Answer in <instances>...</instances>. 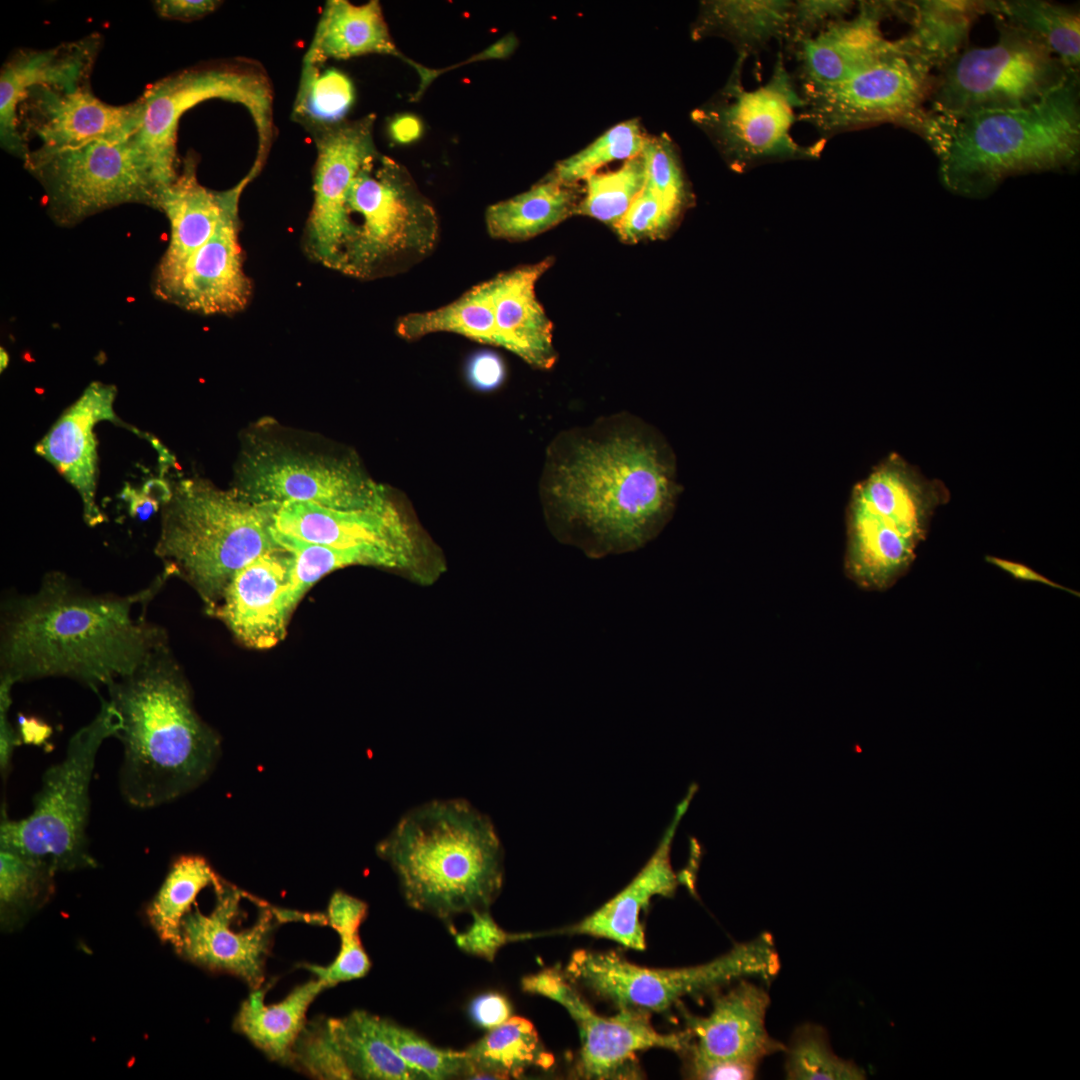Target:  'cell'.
<instances>
[{
    "label": "cell",
    "mask_w": 1080,
    "mask_h": 1080,
    "mask_svg": "<svg viewBox=\"0 0 1080 1080\" xmlns=\"http://www.w3.org/2000/svg\"><path fill=\"white\" fill-rule=\"evenodd\" d=\"M541 488L558 535L593 558L634 551L654 539L681 491L666 440L629 414L560 435Z\"/></svg>",
    "instance_id": "1"
},
{
    "label": "cell",
    "mask_w": 1080,
    "mask_h": 1080,
    "mask_svg": "<svg viewBox=\"0 0 1080 1080\" xmlns=\"http://www.w3.org/2000/svg\"><path fill=\"white\" fill-rule=\"evenodd\" d=\"M167 571L128 595L93 594L60 572L44 576L37 592L6 598L1 606V676L16 684L67 677L96 692L132 673L165 632L145 617Z\"/></svg>",
    "instance_id": "2"
},
{
    "label": "cell",
    "mask_w": 1080,
    "mask_h": 1080,
    "mask_svg": "<svg viewBox=\"0 0 1080 1080\" xmlns=\"http://www.w3.org/2000/svg\"><path fill=\"white\" fill-rule=\"evenodd\" d=\"M120 716V789L141 809L169 803L196 789L220 758L216 733L196 713L189 687L167 644L108 687Z\"/></svg>",
    "instance_id": "3"
},
{
    "label": "cell",
    "mask_w": 1080,
    "mask_h": 1080,
    "mask_svg": "<svg viewBox=\"0 0 1080 1080\" xmlns=\"http://www.w3.org/2000/svg\"><path fill=\"white\" fill-rule=\"evenodd\" d=\"M413 909L448 921L488 910L501 891L503 848L492 820L463 798L408 810L376 846Z\"/></svg>",
    "instance_id": "4"
},
{
    "label": "cell",
    "mask_w": 1080,
    "mask_h": 1080,
    "mask_svg": "<svg viewBox=\"0 0 1080 1080\" xmlns=\"http://www.w3.org/2000/svg\"><path fill=\"white\" fill-rule=\"evenodd\" d=\"M922 137L939 158L946 186L969 196L1012 175L1073 167L1080 155L1079 73L1024 108L957 119L930 113Z\"/></svg>",
    "instance_id": "5"
},
{
    "label": "cell",
    "mask_w": 1080,
    "mask_h": 1080,
    "mask_svg": "<svg viewBox=\"0 0 1080 1080\" xmlns=\"http://www.w3.org/2000/svg\"><path fill=\"white\" fill-rule=\"evenodd\" d=\"M171 489L161 505L155 554L164 570L186 580L209 610L238 570L281 548L272 534L278 504L256 502L238 489L220 490L201 479H183Z\"/></svg>",
    "instance_id": "6"
},
{
    "label": "cell",
    "mask_w": 1080,
    "mask_h": 1080,
    "mask_svg": "<svg viewBox=\"0 0 1080 1080\" xmlns=\"http://www.w3.org/2000/svg\"><path fill=\"white\" fill-rule=\"evenodd\" d=\"M347 229L335 271L371 280L409 268L436 246L439 224L409 172L379 155L359 169L349 189Z\"/></svg>",
    "instance_id": "7"
},
{
    "label": "cell",
    "mask_w": 1080,
    "mask_h": 1080,
    "mask_svg": "<svg viewBox=\"0 0 1080 1080\" xmlns=\"http://www.w3.org/2000/svg\"><path fill=\"white\" fill-rule=\"evenodd\" d=\"M949 491L899 454L877 464L852 489L847 509L849 576L866 587L891 584L910 565L930 518Z\"/></svg>",
    "instance_id": "8"
},
{
    "label": "cell",
    "mask_w": 1080,
    "mask_h": 1080,
    "mask_svg": "<svg viewBox=\"0 0 1080 1080\" xmlns=\"http://www.w3.org/2000/svg\"><path fill=\"white\" fill-rule=\"evenodd\" d=\"M98 696L97 715L70 738L64 758L44 772L31 813L14 820L1 809L0 845L46 861L57 872L95 866L87 838L89 788L102 743L121 726L113 705Z\"/></svg>",
    "instance_id": "9"
},
{
    "label": "cell",
    "mask_w": 1080,
    "mask_h": 1080,
    "mask_svg": "<svg viewBox=\"0 0 1080 1080\" xmlns=\"http://www.w3.org/2000/svg\"><path fill=\"white\" fill-rule=\"evenodd\" d=\"M210 99L239 103L248 110L258 135L252 166L261 171L273 137V93L266 74L245 62L186 69L149 86L137 100L139 121L130 141L162 192L178 175L180 118Z\"/></svg>",
    "instance_id": "10"
},
{
    "label": "cell",
    "mask_w": 1080,
    "mask_h": 1080,
    "mask_svg": "<svg viewBox=\"0 0 1080 1080\" xmlns=\"http://www.w3.org/2000/svg\"><path fill=\"white\" fill-rule=\"evenodd\" d=\"M997 27L995 44L965 49L935 74L928 102L931 114L957 119L1024 108L1079 73L1033 37L999 20Z\"/></svg>",
    "instance_id": "11"
},
{
    "label": "cell",
    "mask_w": 1080,
    "mask_h": 1080,
    "mask_svg": "<svg viewBox=\"0 0 1080 1080\" xmlns=\"http://www.w3.org/2000/svg\"><path fill=\"white\" fill-rule=\"evenodd\" d=\"M746 60L738 56L725 86L693 112L694 122L738 172L766 162L819 158L825 140L801 145L791 135L796 110L803 109L805 101L783 54H777L770 79L754 90L742 84Z\"/></svg>",
    "instance_id": "12"
},
{
    "label": "cell",
    "mask_w": 1080,
    "mask_h": 1080,
    "mask_svg": "<svg viewBox=\"0 0 1080 1080\" xmlns=\"http://www.w3.org/2000/svg\"><path fill=\"white\" fill-rule=\"evenodd\" d=\"M780 967L769 934L736 945L704 964L683 968H648L614 952L576 951L566 968L570 979L620 1008L663 1011L682 997L748 977L770 979Z\"/></svg>",
    "instance_id": "13"
},
{
    "label": "cell",
    "mask_w": 1080,
    "mask_h": 1080,
    "mask_svg": "<svg viewBox=\"0 0 1080 1080\" xmlns=\"http://www.w3.org/2000/svg\"><path fill=\"white\" fill-rule=\"evenodd\" d=\"M904 38L848 79L805 98L798 120L827 141L836 134L882 123L918 134L926 127L935 74Z\"/></svg>",
    "instance_id": "14"
},
{
    "label": "cell",
    "mask_w": 1080,
    "mask_h": 1080,
    "mask_svg": "<svg viewBox=\"0 0 1080 1080\" xmlns=\"http://www.w3.org/2000/svg\"><path fill=\"white\" fill-rule=\"evenodd\" d=\"M23 163L41 184L48 214L59 226H74L123 204L158 210L162 190L130 138L55 153L30 150Z\"/></svg>",
    "instance_id": "15"
},
{
    "label": "cell",
    "mask_w": 1080,
    "mask_h": 1080,
    "mask_svg": "<svg viewBox=\"0 0 1080 1080\" xmlns=\"http://www.w3.org/2000/svg\"><path fill=\"white\" fill-rule=\"evenodd\" d=\"M273 527L311 543L382 552L396 561L401 572L421 584H431L444 569L438 550L395 495L356 509L283 502L274 513Z\"/></svg>",
    "instance_id": "16"
},
{
    "label": "cell",
    "mask_w": 1080,
    "mask_h": 1080,
    "mask_svg": "<svg viewBox=\"0 0 1080 1080\" xmlns=\"http://www.w3.org/2000/svg\"><path fill=\"white\" fill-rule=\"evenodd\" d=\"M240 487L244 496L256 502L299 501L333 509L369 507L394 496L349 458L269 449L245 458Z\"/></svg>",
    "instance_id": "17"
},
{
    "label": "cell",
    "mask_w": 1080,
    "mask_h": 1080,
    "mask_svg": "<svg viewBox=\"0 0 1080 1080\" xmlns=\"http://www.w3.org/2000/svg\"><path fill=\"white\" fill-rule=\"evenodd\" d=\"M247 895L221 877L214 887L212 909L203 913L195 904L184 916L176 952L203 968L232 974L256 990L265 980L276 924L292 921L293 911L267 904L253 925L236 929L234 924L243 915L242 902Z\"/></svg>",
    "instance_id": "18"
},
{
    "label": "cell",
    "mask_w": 1080,
    "mask_h": 1080,
    "mask_svg": "<svg viewBox=\"0 0 1080 1080\" xmlns=\"http://www.w3.org/2000/svg\"><path fill=\"white\" fill-rule=\"evenodd\" d=\"M522 989L549 998L563 1006L581 1034L578 1063L580 1076L605 1079L615 1076L635 1054L651 1048L682 1051L688 1048L687 1031L664 1034L656 1031L646 1011L621 1008L605 1017L595 1012L579 992L556 969H545L522 979Z\"/></svg>",
    "instance_id": "19"
},
{
    "label": "cell",
    "mask_w": 1080,
    "mask_h": 1080,
    "mask_svg": "<svg viewBox=\"0 0 1080 1080\" xmlns=\"http://www.w3.org/2000/svg\"><path fill=\"white\" fill-rule=\"evenodd\" d=\"M375 116L319 129L314 172V200L307 220L304 249L317 263L335 270L346 229V200L361 166L378 152L373 140Z\"/></svg>",
    "instance_id": "20"
},
{
    "label": "cell",
    "mask_w": 1080,
    "mask_h": 1080,
    "mask_svg": "<svg viewBox=\"0 0 1080 1080\" xmlns=\"http://www.w3.org/2000/svg\"><path fill=\"white\" fill-rule=\"evenodd\" d=\"M20 133L39 140L36 152L55 153L101 140L130 138L139 121L136 100L115 106L97 98L89 84L71 90L34 87L18 108ZM26 142V141H25Z\"/></svg>",
    "instance_id": "21"
},
{
    "label": "cell",
    "mask_w": 1080,
    "mask_h": 1080,
    "mask_svg": "<svg viewBox=\"0 0 1080 1080\" xmlns=\"http://www.w3.org/2000/svg\"><path fill=\"white\" fill-rule=\"evenodd\" d=\"M858 7L851 19L830 23L791 51L798 63L794 79L803 99L848 79L893 45L881 23L896 14V1H861Z\"/></svg>",
    "instance_id": "22"
},
{
    "label": "cell",
    "mask_w": 1080,
    "mask_h": 1080,
    "mask_svg": "<svg viewBox=\"0 0 1080 1080\" xmlns=\"http://www.w3.org/2000/svg\"><path fill=\"white\" fill-rule=\"evenodd\" d=\"M746 979L717 997L708 1015L686 1016L692 1072L725 1061L759 1065L766 1056L785 1050L766 1028L767 991Z\"/></svg>",
    "instance_id": "23"
},
{
    "label": "cell",
    "mask_w": 1080,
    "mask_h": 1080,
    "mask_svg": "<svg viewBox=\"0 0 1080 1080\" xmlns=\"http://www.w3.org/2000/svg\"><path fill=\"white\" fill-rule=\"evenodd\" d=\"M254 178L249 172L232 188L212 190L198 180L196 157L189 154L184 158L181 172L162 192L158 204L170 224L169 244L152 282L158 299L176 282L190 257L211 238L227 210L239 203Z\"/></svg>",
    "instance_id": "24"
},
{
    "label": "cell",
    "mask_w": 1080,
    "mask_h": 1080,
    "mask_svg": "<svg viewBox=\"0 0 1080 1080\" xmlns=\"http://www.w3.org/2000/svg\"><path fill=\"white\" fill-rule=\"evenodd\" d=\"M238 211L239 203L227 210L160 300L201 315H230L247 307L253 285L243 267Z\"/></svg>",
    "instance_id": "25"
},
{
    "label": "cell",
    "mask_w": 1080,
    "mask_h": 1080,
    "mask_svg": "<svg viewBox=\"0 0 1080 1080\" xmlns=\"http://www.w3.org/2000/svg\"><path fill=\"white\" fill-rule=\"evenodd\" d=\"M292 563L283 548L258 556L235 573L209 613L247 646L273 647L284 638L289 618L286 593Z\"/></svg>",
    "instance_id": "26"
},
{
    "label": "cell",
    "mask_w": 1080,
    "mask_h": 1080,
    "mask_svg": "<svg viewBox=\"0 0 1080 1080\" xmlns=\"http://www.w3.org/2000/svg\"><path fill=\"white\" fill-rule=\"evenodd\" d=\"M100 48V36L90 35L45 50L15 53L0 73V140L3 149L24 162L30 149L24 141L18 108L34 87L71 90L89 84Z\"/></svg>",
    "instance_id": "27"
},
{
    "label": "cell",
    "mask_w": 1080,
    "mask_h": 1080,
    "mask_svg": "<svg viewBox=\"0 0 1080 1080\" xmlns=\"http://www.w3.org/2000/svg\"><path fill=\"white\" fill-rule=\"evenodd\" d=\"M116 393L114 385L91 382L35 446L36 453L78 492L84 520L92 527L106 519L95 500L97 452L93 429L100 421H117L113 409Z\"/></svg>",
    "instance_id": "28"
},
{
    "label": "cell",
    "mask_w": 1080,
    "mask_h": 1080,
    "mask_svg": "<svg viewBox=\"0 0 1080 1080\" xmlns=\"http://www.w3.org/2000/svg\"><path fill=\"white\" fill-rule=\"evenodd\" d=\"M696 790L697 785L690 786L654 853L632 881L566 932L605 938L635 950L646 947L640 914L654 897L671 896L679 885L680 879L671 863V845L677 826Z\"/></svg>",
    "instance_id": "29"
},
{
    "label": "cell",
    "mask_w": 1080,
    "mask_h": 1080,
    "mask_svg": "<svg viewBox=\"0 0 1080 1080\" xmlns=\"http://www.w3.org/2000/svg\"><path fill=\"white\" fill-rule=\"evenodd\" d=\"M552 263V258H546L491 279L501 347L540 369L551 368L557 358L552 322L535 293L536 282Z\"/></svg>",
    "instance_id": "30"
},
{
    "label": "cell",
    "mask_w": 1080,
    "mask_h": 1080,
    "mask_svg": "<svg viewBox=\"0 0 1080 1080\" xmlns=\"http://www.w3.org/2000/svg\"><path fill=\"white\" fill-rule=\"evenodd\" d=\"M365 54L392 55L417 66L396 47L378 1L362 5L346 0L327 1L303 66H319L331 58L348 59Z\"/></svg>",
    "instance_id": "31"
},
{
    "label": "cell",
    "mask_w": 1080,
    "mask_h": 1080,
    "mask_svg": "<svg viewBox=\"0 0 1080 1080\" xmlns=\"http://www.w3.org/2000/svg\"><path fill=\"white\" fill-rule=\"evenodd\" d=\"M792 7L793 1L787 0L704 1L692 37H723L735 46L738 56L748 58L774 41L784 42Z\"/></svg>",
    "instance_id": "32"
},
{
    "label": "cell",
    "mask_w": 1080,
    "mask_h": 1080,
    "mask_svg": "<svg viewBox=\"0 0 1080 1080\" xmlns=\"http://www.w3.org/2000/svg\"><path fill=\"white\" fill-rule=\"evenodd\" d=\"M326 984L318 978L295 987L278 1003L265 1005L264 990L245 999L235 1017L234 1028L267 1058L289 1065L293 1046L305 1026L307 1011Z\"/></svg>",
    "instance_id": "33"
},
{
    "label": "cell",
    "mask_w": 1080,
    "mask_h": 1080,
    "mask_svg": "<svg viewBox=\"0 0 1080 1080\" xmlns=\"http://www.w3.org/2000/svg\"><path fill=\"white\" fill-rule=\"evenodd\" d=\"M896 9L911 25L906 43L937 71L962 52L974 21L987 13L986 1L966 0L896 1Z\"/></svg>",
    "instance_id": "34"
},
{
    "label": "cell",
    "mask_w": 1080,
    "mask_h": 1080,
    "mask_svg": "<svg viewBox=\"0 0 1080 1080\" xmlns=\"http://www.w3.org/2000/svg\"><path fill=\"white\" fill-rule=\"evenodd\" d=\"M582 191L549 173L528 191L487 208L486 225L493 238L526 240L577 214Z\"/></svg>",
    "instance_id": "35"
},
{
    "label": "cell",
    "mask_w": 1080,
    "mask_h": 1080,
    "mask_svg": "<svg viewBox=\"0 0 1080 1080\" xmlns=\"http://www.w3.org/2000/svg\"><path fill=\"white\" fill-rule=\"evenodd\" d=\"M329 1021L353 1079H427L391 1047L380 1028L379 1016L355 1010L341 1018H329Z\"/></svg>",
    "instance_id": "36"
},
{
    "label": "cell",
    "mask_w": 1080,
    "mask_h": 1080,
    "mask_svg": "<svg viewBox=\"0 0 1080 1080\" xmlns=\"http://www.w3.org/2000/svg\"><path fill=\"white\" fill-rule=\"evenodd\" d=\"M986 10L996 20L1036 39L1068 68L1079 70L1078 10L1044 0L986 1Z\"/></svg>",
    "instance_id": "37"
},
{
    "label": "cell",
    "mask_w": 1080,
    "mask_h": 1080,
    "mask_svg": "<svg viewBox=\"0 0 1080 1080\" xmlns=\"http://www.w3.org/2000/svg\"><path fill=\"white\" fill-rule=\"evenodd\" d=\"M471 1078L519 1077L531 1067L549 1068L553 1056L541 1043L534 1025L522 1017H510L464 1050Z\"/></svg>",
    "instance_id": "38"
},
{
    "label": "cell",
    "mask_w": 1080,
    "mask_h": 1080,
    "mask_svg": "<svg viewBox=\"0 0 1080 1080\" xmlns=\"http://www.w3.org/2000/svg\"><path fill=\"white\" fill-rule=\"evenodd\" d=\"M396 331L407 340L418 339L431 333L447 332L501 347L495 322L491 279L475 285L443 307L401 317L396 324Z\"/></svg>",
    "instance_id": "39"
},
{
    "label": "cell",
    "mask_w": 1080,
    "mask_h": 1080,
    "mask_svg": "<svg viewBox=\"0 0 1080 1080\" xmlns=\"http://www.w3.org/2000/svg\"><path fill=\"white\" fill-rule=\"evenodd\" d=\"M220 877L199 855H183L173 862L146 911L149 923L164 943L178 948L184 916L194 907L197 897Z\"/></svg>",
    "instance_id": "40"
},
{
    "label": "cell",
    "mask_w": 1080,
    "mask_h": 1080,
    "mask_svg": "<svg viewBox=\"0 0 1080 1080\" xmlns=\"http://www.w3.org/2000/svg\"><path fill=\"white\" fill-rule=\"evenodd\" d=\"M275 542L292 556L286 609L290 616L303 594L320 578L340 568L366 565L399 570L395 560L375 550L311 543L272 528Z\"/></svg>",
    "instance_id": "41"
},
{
    "label": "cell",
    "mask_w": 1080,
    "mask_h": 1080,
    "mask_svg": "<svg viewBox=\"0 0 1080 1080\" xmlns=\"http://www.w3.org/2000/svg\"><path fill=\"white\" fill-rule=\"evenodd\" d=\"M56 872L46 861L0 845L2 922H14L42 906L54 891Z\"/></svg>",
    "instance_id": "42"
},
{
    "label": "cell",
    "mask_w": 1080,
    "mask_h": 1080,
    "mask_svg": "<svg viewBox=\"0 0 1080 1080\" xmlns=\"http://www.w3.org/2000/svg\"><path fill=\"white\" fill-rule=\"evenodd\" d=\"M584 196L577 214L597 219L615 228L646 183L642 152L624 162L617 170L587 177Z\"/></svg>",
    "instance_id": "43"
},
{
    "label": "cell",
    "mask_w": 1080,
    "mask_h": 1080,
    "mask_svg": "<svg viewBox=\"0 0 1080 1080\" xmlns=\"http://www.w3.org/2000/svg\"><path fill=\"white\" fill-rule=\"evenodd\" d=\"M354 96L353 84L344 73L302 65L294 115L319 129L332 127L340 124L352 106Z\"/></svg>",
    "instance_id": "44"
},
{
    "label": "cell",
    "mask_w": 1080,
    "mask_h": 1080,
    "mask_svg": "<svg viewBox=\"0 0 1080 1080\" xmlns=\"http://www.w3.org/2000/svg\"><path fill=\"white\" fill-rule=\"evenodd\" d=\"M786 1052V1078L791 1080H860L864 1071L837 1056L823 1028L805 1024L795 1030Z\"/></svg>",
    "instance_id": "45"
},
{
    "label": "cell",
    "mask_w": 1080,
    "mask_h": 1080,
    "mask_svg": "<svg viewBox=\"0 0 1080 1080\" xmlns=\"http://www.w3.org/2000/svg\"><path fill=\"white\" fill-rule=\"evenodd\" d=\"M646 139L637 120L619 123L584 149L558 162L551 174L564 183L577 184L607 163L640 154Z\"/></svg>",
    "instance_id": "46"
},
{
    "label": "cell",
    "mask_w": 1080,
    "mask_h": 1080,
    "mask_svg": "<svg viewBox=\"0 0 1080 1080\" xmlns=\"http://www.w3.org/2000/svg\"><path fill=\"white\" fill-rule=\"evenodd\" d=\"M380 1028L388 1043L407 1063L423 1072L427 1079L443 1080L472 1077L463 1051L441 1049L392 1020L379 1017Z\"/></svg>",
    "instance_id": "47"
},
{
    "label": "cell",
    "mask_w": 1080,
    "mask_h": 1080,
    "mask_svg": "<svg viewBox=\"0 0 1080 1080\" xmlns=\"http://www.w3.org/2000/svg\"><path fill=\"white\" fill-rule=\"evenodd\" d=\"M288 1066L318 1080L353 1079L329 1018L323 1016L306 1022L293 1046Z\"/></svg>",
    "instance_id": "48"
},
{
    "label": "cell",
    "mask_w": 1080,
    "mask_h": 1080,
    "mask_svg": "<svg viewBox=\"0 0 1080 1080\" xmlns=\"http://www.w3.org/2000/svg\"><path fill=\"white\" fill-rule=\"evenodd\" d=\"M642 154L646 166V183L665 206L678 216L687 203L688 192L671 141L664 136L647 137Z\"/></svg>",
    "instance_id": "49"
},
{
    "label": "cell",
    "mask_w": 1080,
    "mask_h": 1080,
    "mask_svg": "<svg viewBox=\"0 0 1080 1080\" xmlns=\"http://www.w3.org/2000/svg\"><path fill=\"white\" fill-rule=\"evenodd\" d=\"M677 217L645 183L615 230L625 242L656 239L664 235Z\"/></svg>",
    "instance_id": "50"
},
{
    "label": "cell",
    "mask_w": 1080,
    "mask_h": 1080,
    "mask_svg": "<svg viewBox=\"0 0 1080 1080\" xmlns=\"http://www.w3.org/2000/svg\"><path fill=\"white\" fill-rule=\"evenodd\" d=\"M855 6L854 1L832 0L793 1L788 33L784 44L791 52L800 43L812 38L830 23L846 18Z\"/></svg>",
    "instance_id": "51"
},
{
    "label": "cell",
    "mask_w": 1080,
    "mask_h": 1080,
    "mask_svg": "<svg viewBox=\"0 0 1080 1080\" xmlns=\"http://www.w3.org/2000/svg\"><path fill=\"white\" fill-rule=\"evenodd\" d=\"M470 927L455 935L457 946L464 952L493 961L500 948L509 942L531 937L527 934H511L503 930L488 910L473 911Z\"/></svg>",
    "instance_id": "52"
},
{
    "label": "cell",
    "mask_w": 1080,
    "mask_h": 1080,
    "mask_svg": "<svg viewBox=\"0 0 1080 1080\" xmlns=\"http://www.w3.org/2000/svg\"><path fill=\"white\" fill-rule=\"evenodd\" d=\"M340 950L334 961L328 966L303 965L323 981L327 988L340 982L364 977L370 967V959L361 943L359 934L340 937Z\"/></svg>",
    "instance_id": "53"
},
{
    "label": "cell",
    "mask_w": 1080,
    "mask_h": 1080,
    "mask_svg": "<svg viewBox=\"0 0 1080 1080\" xmlns=\"http://www.w3.org/2000/svg\"><path fill=\"white\" fill-rule=\"evenodd\" d=\"M367 904L343 891H336L330 898L327 910V924L340 937L359 934V927L367 916Z\"/></svg>",
    "instance_id": "54"
},
{
    "label": "cell",
    "mask_w": 1080,
    "mask_h": 1080,
    "mask_svg": "<svg viewBox=\"0 0 1080 1080\" xmlns=\"http://www.w3.org/2000/svg\"><path fill=\"white\" fill-rule=\"evenodd\" d=\"M505 365L501 357L492 351H479L473 354L466 365V376L476 390L492 391L498 388L505 378Z\"/></svg>",
    "instance_id": "55"
},
{
    "label": "cell",
    "mask_w": 1080,
    "mask_h": 1080,
    "mask_svg": "<svg viewBox=\"0 0 1080 1080\" xmlns=\"http://www.w3.org/2000/svg\"><path fill=\"white\" fill-rule=\"evenodd\" d=\"M13 685L14 683L10 680L0 678V772L4 781L10 773L15 748L21 743L20 733L13 728L8 719Z\"/></svg>",
    "instance_id": "56"
},
{
    "label": "cell",
    "mask_w": 1080,
    "mask_h": 1080,
    "mask_svg": "<svg viewBox=\"0 0 1080 1080\" xmlns=\"http://www.w3.org/2000/svg\"><path fill=\"white\" fill-rule=\"evenodd\" d=\"M470 1015L478 1026L491 1030L511 1017V1005L501 994L486 993L472 1001Z\"/></svg>",
    "instance_id": "57"
},
{
    "label": "cell",
    "mask_w": 1080,
    "mask_h": 1080,
    "mask_svg": "<svg viewBox=\"0 0 1080 1080\" xmlns=\"http://www.w3.org/2000/svg\"><path fill=\"white\" fill-rule=\"evenodd\" d=\"M219 3L212 0H160L155 2V8L164 18L194 20L213 12Z\"/></svg>",
    "instance_id": "58"
},
{
    "label": "cell",
    "mask_w": 1080,
    "mask_h": 1080,
    "mask_svg": "<svg viewBox=\"0 0 1080 1080\" xmlns=\"http://www.w3.org/2000/svg\"><path fill=\"white\" fill-rule=\"evenodd\" d=\"M758 1064L743 1061L712 1063L693 1071L698 1079H753Z\"/></svg>",
    "instance_id": "59"
},
{
    "label": "cell",
    "mask_w": 1080,
    "mask_h": 1080,
    "mask_svg": "<svg viewBox=\"0 0 1080 1080\" xmlns=\"http://www.w3.org/2000/svg\"><path fill=\"white\" fill-rule=\"evenodd\" d=\"M986 560L989 563H991V564L999 567L1000 569L1008 572L1009 574H1011L1015 578L1026 580V581L1039 582V583H1042V584H1046V585L1056 587L1058 589H1063L1065 591H1069V592H1072V593L1076 594L1074 591L1069 590V589H1067V588H1065V587H1063V586H1061V585H1059L1057 583L1052 582L1048 578L1044 577L1042 574L1037 573L1032 568H1030V567H1028V566H1026L1024 564L1017 563V562L1010 561V560L1003 559V558H999V557H995V556H987Z\"/></svg>",
    "instance_id": "60"
},
{
    "label": "cell",
    "mask_w": 1080,
    "mask_h": 1080,
    "mask_svg": "<svg viewBox=\"0 0 1080 1080\" xmlns=\"http://www.w3.org/2000/svg\"><path fill=\"white\" fill-rule=\"evenodd\" d=\"M422 123L414 115H399L390 123L391 137L398 143H409L419 138L422 133Z\"/></svg>",
    "instance_id": "61"
},
{
    "label": "cell",
    "mask_w": 1080,
    "mask_h": 1080,
    "mask_svg": "<svg viewBox=\"0 0 1080 1080\" xmlns=\"http://www.w3.org/2000/svg\"><path fill=\"white\" fill-rule=\"evenodd\" d=\"M123 498L128 501L130 512L140 519L149 518L159 508V503L146 495L142 490L138 491L130 486L123 489Z\"/></svg>",
    "instance_id": "62"
},
{
    "label": "cell",
    "mask_w": 1080,
    "mask_h": 1080,
    "mask_svg": "<svg viewBox=\"0 0 1080 1080\" xmlns=\"http://www.w3.org/2000/svg\"><path fill=\"white\" fill-rule=\"evenodd\" d=\"M46 732H50V729L45 724H39L36 721H24L20 736L27 743L39 744L47 737Z\"/></svg>",
    "instance_id": "63"
},
{
    "label": "cell",
    "mask_w": 1080,
    "mask_h": 1080,
    "mask_svg": "<svg viewBox=\"0 0 1080 1080\" xmlns=\"http://www.w3.org/2000/svg\"><path fill=\"white\" fill-rule=\"evenodd\" d=\"M8 361L9 356L7 352L3 348H1V372L7 367Z\"/></svg>",
    "instance_id": "64"
}]
</instances>
